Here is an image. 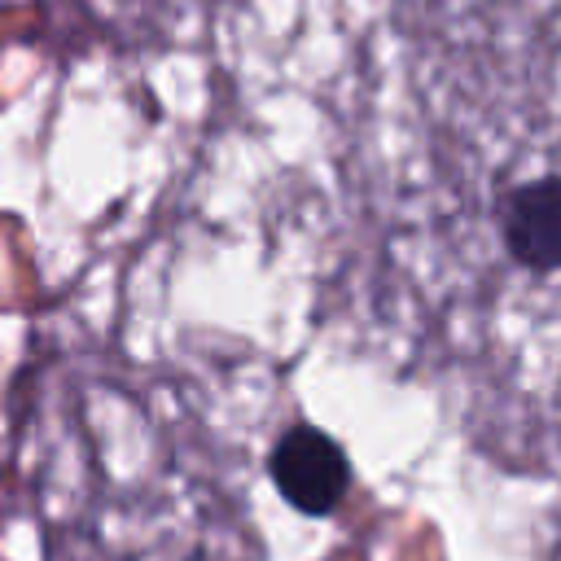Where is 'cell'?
I'll return each instance as SVG.
<instances>
[{"label": "cell", "mask_w": 561, "mask_h": 561, "mask_svg": "<svg viewBox=\"0 0 561 561\" xmlns=\"http://www.w3.org/2000/svg\"><path fill=\"white\" fill-rule=\"evenodd\" d=\"M267 473L272 486L280 491V500L302 513V517H329L342 508L346 491H351V456L346 447L324 434L320 425H289L272 451H267Z\"/></svg>", "instance_id": "1"}, {"label": "cell", "mask_w": 561, "mask_h": 561, "mask_svg": "<svg viewBox=\"0 0 561 561\" xmlns=\"http://www.w3.org/2000/svg\"><path fill=\"white\" fill-rule=\"evenodd\" d=\"M495 224L508 259L535 276L561 272V175H535L500 193Z\"/></svg>", "instance_id": "2"}]
</instances>
